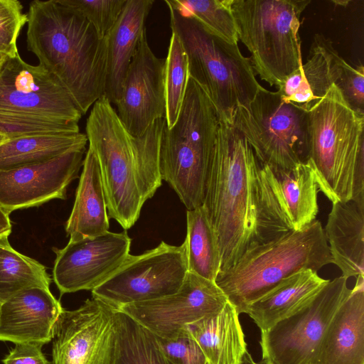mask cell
I'll list each match as a JSON object with an SVG mask.
<instances>
[{
    "mask_svg": "<svg viewBox=\"0 0 364 364\" xmlns=\"http://www.w3.org/2000/svg\"><path fill=\"white\" fill-rule=\"evenodd\" d=\"M228 302L226 295L215 282L188 272L176 293L124 305L117 310L155 336L171 339L188 324L220 313Z\"/></svg>",
    "mask_w": 364,
    "mask_h": 364,
    "instance_id": "5bb4252c",
    "label": "cell"
},
{
    "mask_svg": "<svg viewBox=\"0 0 364 364\" xmlns=\"http://www.w3.org/2000/svg\"><path fill=\"white\" fill-rule=\"evenodd\" d=\"M77 10L105 38L120 16L127 0H61Z\"/></svg>",
    "mask_w": 364,
    "mask_h": 364,
    "instance_id": "836d02e7",
    "label": "cell"
},
{
    "mask_svg": "<svg viewBox=\"0 0 364 364\" xmlns=\"http://www.w3.org/2000/svg\"><path fill=\"white\" fill-rule=\"evenodd\" d=\"M213 230L220 271L242 255L291 230L266 178L263 164L247 139L219 120L202 205Z\"/></svg>",
    "mask_w": 364,
    "mask_h": 364,
    "instance_id": "6da1fadb",
    "label": "cell"
},
{
    "mask_svg": "<svg viewBox=\"0 0 364 364\" xmlns=\"http://www.w3.org/2000/svg\"><path fill=\"white\" fill-rule=\"evenodd\" d=\"M0 112L77 124L82 115L56 77L19 54L0 73Z\"/></svg>",
    "mask_w": 364,
    "mask_h": 364,
    "instance_id": "4fadbf2b",
    "label": "cell"
},
{
    "mask_svg": "<svg viewBox=\"0 0 364 364\" xmlns=\"http://www.w3.org/2000/svg\"><path fill=\"white\" fill-rule=\"evenodd\" d=\"M262 164L291 168L308 159L307 112L279 93L260 90L247 108L237 107L230 122Z\"/></svg>",
    "mask_w": 364,
    "mask_h": 364,
    "instance_id": "9c48e42d",
    "label": "cell"
},
{
    "mask_svg": "<svg viewBox=\"0 0 364 364\" xmlns=\"http://www.w3.org/2000/svg\"><path fill=\"white\" fill-rule=\"evenodd\" d=\"M78 132L77 123L0 112V134L8 139L28 135Z\"/></svg>",
    "mask_w": 364,
    "mask_h": 364,
    "instance_id": "d6a6232c",
    "label": "cell"
},
{
    "mask_svg": "<svg viewBox=\"0 0 364 364\" xmlns=\"http://www.w3.org/2000/svg\"><path fill=\"white\" fill-rule=\"evenodd\" d=\"M86 134H48L6 139L0 144V171L43 163L69 151L85 148Z\"/></svg>",
    "mask_w": 364,
    "mask_h": 364,
    "instance_id": "4316f807",
    "label": "cell"
},
{
    "mask_svg": "<svg viewBox=\"0 0 364 364\" xmlns=\"http://www.w3.org/2000/svg\"><path fill=\"white\" fill-rule=\"evenodd\" d=\"M27 14L18 0H0V52L10 58L18 54L17 39L27 23Z\"/></svg>",
    "mask_w": 364,
    "mask_h": 364,
    "instance_id": "e575fe53",
    "label": "cell"
},
{
    "mask_svg": "<svg viewBox=\"0 0 364 364\" xmlns=\"http://www.w3.org/2000/svg\"><path fill=\"white\" fill-rule=\"evenodd\" d=\"M318 364H364V278L333 316L322 341Z\"/></svg>",
    "mask_w": 364,
    "mask_h": 364,
    "instance_id": "ffe728a7",
    "label": "cell"
},
{
    "mask_svg": "<svg viewBox=\"0 0 364 364\" xmlns=\"http://www.w3.org/2000/svg\"><path fill=\"white\" fill-rule=\"evenodd\" d=\"M154 0H127L107 36V75L104 95L111 104L117 102L124 80L145 30L146 19Z\"/></svg>",
    "mask_w": 364,
    "mask_h": 364,
    "instance_id": "603a6c76",
    "label": "cell"
},
{
    "mask_svg": "<svg viewBox=\"0 0 364 364\" xmlns=\"http://www.w3.org/2000/svg\"><path fill=\"white\" fill-rule=\"evenodd\" d=\"M63 310L48 289L21 290L0 304V341L48 343Z\"/></svg>",
    "mask_w": 364,
    "mask_h": 364,
    "instance_id": "ac0fdd59",
    "label": "cell"
},
{
    "mask_svg": "<svg viewBox=\"0 0 364 364\" xmlns=\"http://www.w3.org/2000/svg\"><path fill=\"white\" fill-rule=\"evenodd\" d=\"M239 314L229 301L223 310L186 326L210 364H241L247 352Z\"/></svg>",
    "mask_w": 364,
    "mask_h": 364,
    "instance_id": "484cf974",
    "label": "cell"
},
{
    "mask_svg": "<svg viewBox=\"0 0 364 364\" xmlns=\"http://www.w3.org/2000/svg\"><path fill=\"white\" fill-rule=\"evenodd\" d=\"M9 58L6 54L0 52V73Z\"/></svg>",
    "mask_w": 364,
    "mask_h": 364,
    "instance_id": "60d3db41",
    "label": "cell"
},
{
    "mask_svg": "<svg viewBox=\"0 0 364 364\" xmlns=\"http://www.w3.org/2000/svg\"><path fill=\"white\" fill-rule=\"evenodd\" d=\"M107 206L97 159L88 147L75 198L65 223L70 241L92 237L109 231Z\"/></svg>",
    "mask_w": 364,
    "mask_h": 364,
    "instance_id": "cb8c5ba5",
    "label": "cell"
},
{
    "mask_svg": "<svg viewBox=\"0 0 364 364\" xmlns=\"http://www.w3.org/2000/svg\"><path fill=\"white\" fill-rule=\"evenodd\" d=\"M269 188L284 221L291 230H300L316 220L318 188L313 171L306 164L289 169L263 164Z\"/></svg>",
    "mask_w": 364,
    "mask_h": 364,
    "instance_id": "44dd1931",
    "label": "cell"
},
{
    "mask_svg": "<svg viewBox=\"0 0 364 364\" xmlns=\"http://www.w3.org/2000/svg\"><path fill=\"white\" fill-rule=\"evenodd\" d=\"M189 79L187 55L179 37L172 32L164 67V118L168 129L174 125L179 116Z\"/></svg>",
    "mask_w": 364,
    "mask_h": 364,
    "instance_id": "1f68e13d",
    "label": "cell"
},
{
    "mask_svg": "<svg viewBox=\"0 0 364 364\" xmlns=\"http://www.w3.org/2000/svg\"><path fill=\"white\" fill-rule=\"evenodd\" d=\"M188 272L186 241L179 246L162 241L141 255L129 254L107 280L92 290V295L118 309L176 293Z\"/></svg>",
    "mask_w": 364,
    "mask_h": 364,
    "instance_id": "8fae6325",
    "label": "cell"
},
{
    "mask_svg": "<svg viewBox=\"0 0 364 364\" xmlns=\"http://www.w3.org/2000/svg\"><path fill=\"white\" fill-rule=\"evenodd\" d=\"M27 18V49L85 114L105 94L107 37L61 0L31 1Z\"/></svg>",
    "mask_w": 364,
    "mask_h": 364,
    "instance_id": "3957f363",
    "label": "cell"
},
{
    "mask_svg": "<svg viewBox=\"0 0 364 364\" xmlns=\"http://www.w3.org/2000/svg\"><path fill=\"white\" fill-rule=\"evenodd\" d=\"M310 0H232L238 38L259 78L278 88L302 65L299 30Z\"/></svg>",
    "mask_w": 364,
    "mask_h": 364,
    "instance_id": "ba28073f",
    "label": "cell"
},
{
    "mask_svg": "<svg viewBox=\"0 0 364 364\" xmlns=\"http://www.w3.org/2000/svg\"><path fill=\"white\" fill-rule=\"evenodd\" d=\"M164 124V118L157 119L135 138L105 95L87 119L86 136L100 165L108 215L124 230L136 223L145 202L161 186L159 151Z\"/></svg>",
    "mask_w": 364,
    "mask_h": 364,
    "instance_id": "7a4b0ae2",
    "label": "cell"
},
{
    "mask_svg": "<svg viewBox=\"0 0 364 364\" xmlns=\"http://www.w3.org/2000/svg\"><path fill=\"white\" fill-rule=\"evenodd\" d=\"M8 139L5 136L0 134V144Z\"/></svg>",
    "mask_w": 364,
    "mask_h": 364,
    "instance_id": "b9f144b4",
    "label": "cell"
},
{
    "mask_svg": "<svg viewBox=\"0 0 364 364\" xmlns=\"http://www.w3.org/2000/svg\"><path fill=\"white\" fill-rule=\"evenodd\" d=\"M345 63L331 41L316 33L306 62L284 80L277 92L284 101L308 111L336 84Z\"/></svg>",
    "mask_w": 364,
    "mask_h": 364,
    "instance_id": "d6986e66",
    "label": "cell"
},
{
    "mask_svg": "<svg viewBox=\"0 0 364 364\" xmlns=\"http://www.w3.org/2000/svg\"><path fill=\"white\" fill-rule=\"evenodd\" d=\"M165 59L159 58L149 46L146 29L142 32L127 71L117 115L134 137H138L166 113Z\"/></svg>",
    "mask_w": 364,
    "mask_h": 364,
    "instance_id": "2e32d148",
    "label": "cell"
},
{
    "mask_svg": "<svg viewBox=\"0 0 364 364\" xmlns=\"http://www.w3.org/2000/svg\"><path fill=\"white\" fill-rule=\"evenodd\" d=\"M166 4L171 31L179 37L188 57L190 78L206 93L219 120L230 123L235 108L248 107L263 88L250 58L237 45L212 36L194 19Z\"/></svg>",
    "mask_w": 364,
    "mask_h": 364,
    "instance_id": "52a82bcc",
    "label": "cell"
},
{
    "mask_svg": "<svg viewBox=\"0 0 364 364\" xmlns=\"http://www.w3.org/2000/svg\"><path fill=\"white\" fill-rule=\"evenodd\" d=\"M348 279L328 282L305 306L261 332L264 364H318L326 330L351 292Z\"/></svg>",
    "mask_w": 364,
    "mask_h": 364,
    "instance_id": "30bf717a",
    "label": "cell"
},
{
    "mask_svg": "<svg viewBox=\"0 0 364 364\" xmlns=\"http://www.w3.org/2000/svg\"><path fill=\"white\" fill-rule=\"evenodd\" d=\"M241 364H260V363H256L253 360L251 354L250 353H248V351H247L245 353Z\"/></svg>",
    "mask_w": 364,
    "mask_h": 364,
    "instance_id": "ab89813d",
    "label": "cell"
},
{
    "mask_svg": "<svg viewBox=\"0 0 364 364\" xmlns=\"http://www.w3.org/2000/svg\"><path fill=\"white\" fill-rule=\"evenodd\" d=\"M118 310L92 297L63 310L52 338V364H114Z\"/></svg>",
    "mask_w": 364,
    "mask_h": 364,
    "instance_id": "7c38bea8",
    "label": "cell"
},
{
    "mask_svg": "<svg viewBox=\"0 0 364 364\" xmlns=\"http://www.w3.org/2000/svg\"><path fill=\"white\" fill-rule=\"evenodd\" d=\"M127 230L70 241L54 248L53 279L60 294L92 290L107 280L129 255Z\"/></svg>",
    "mask_w": 364,
    "mask_h": 364,
    "instance_id": "9a60e30c",
    "label": "cell"
},
{
    "mask_svg": "<svg viewBox=\"0 0 364 364\" xmlns=\"http://www.w3.org/2000/svg\"><path fill=\"white\" fill-rule=\"evenodd\" d=\"M343 99L360 115L364 116V68L345 63L336 84Z\"/></svg>",
    "mask_w": 364,
    "mask_h": 364,
    "instance_id": "8d00e7d4",
    "label": "cell"
},
{
    "mask_svg": "<svg viewBox=\"0 0 364 364\" xmlns=\"http://www.w3.org/2000/svg\"><path fill=\"white\" fill-rule=\"evenodd\" d=\"M186 223L188 272L215 282L220 271V256L203 206L187 210Z\"/></svg>",
    "mask_w": 364,
    "mask_h": 364,
    "instance_id": "83f0119b",
    "label": "cell"
},
{
    "mask_svg": "<svg viewBox=\"0 0 364 364\" xmlns=\"http://www.w3.org/2000/svg\"><path fill=\"white\" fill-rule=\"evenodd\" d=\"M42 345L16 343L2 360L3 364H50L42 351Z\"/></svg>",
    "mask_w": 364,
    "mask_h": 364,
    "instance_id": "74e56055",
    "label": "cell"
},
{
    "mask_svg": "<svg viewBox=\"0 0 364 364\" xmlns=\"http://www.w3.org/2000/svg\"><path fill=\"white\" fill-rule=\"evenodd\" d=\"M12 225L9 215L0 208V237L9 236L11 232Z\"/></svg>",
    "mask_w": 364,
    "mask_h": 364,
    "instance_id": "f35d334b",
    "label": "cell"
},
{
    "mask_svg": "<svg viewBox=\"0 0 364 364\" xmlns=\"http://www.w3.org/2000/svg\"><path fill=\"white\" fill-rule=\"evenodd\" d=\"M114 364H171L155 336L118 311V338Z\"/></svg>",
    "mask_w": 364,
    "mask_h": 364,
    "instance_id": "4dcf8cb0",
    "label": "cell"
},
{
    "mask_svg": "<svg viewBox=\"0 0 364 364\" xmlns=\"http://www.w3.org/2000/svg\"><path fill=\"white\" fill-rule=\"evenodd\" d=\"M8 236L0 237V304L28 288L50 289L51 278L36 259L15 250Z\"/></svg>",
    "mask_w": 364,
    "mask_h": 364,
    "instance_id": "f1b7e54d",
    "label": "cell"
},
{
    "mask_svg": "<svg viewBox=\"0 0 364 364\" xmlns=\"http://www.w3.org/2000/svg\"><path fill=\"white\" fill-rule=\"evenodd\" d=\"M310 269L283 279L265 295L250 304L247 314L261 332L308 304L328 282Z\"/></svg>",
    "mask_w": 364,
    "mask_h": 364,
    "instance_id": "d4e9b609",
    "label": "cell"
},
{
    "mask_svg": "<svg viewBox=\"0 0 364 364\" xmlns=\"http://www.w3.org/2000/svg\"><path fill=\"white\" fill-rule=\"evenodd\" d=\"M307 112L308 159L318 191L332 202L364 205V116L333 85Z\"/></svg>",
    "mask_w": 364,
    "mask_h": 364,
    "instance_id": "277c9868",
    "label": "cell"
},
{
    "mask_svg": "<svg viewBox=\"0 0 364 364\" xmlns=\"http://www.w3.org/2000/svg\"><path fill=\"white\" fill-rule=\"evenodd\" d=\"M333 263L323 228L315 220L300 230H289L247 250L236 264L220 272L215 284L239 314L283 279L303 269L318 272Z\"/></svg>",
    "mask_w": 364,
    "mask_h": 364,
    "instance_id": "5b68a950",
    "label": "cell"
},
{
    "mask_svg": "<svg viewBox=\"0 0 364 364\" xmlns=\"http://www.w3.org/2000/svg\"><path fill=\"white\" fill-rule=\"evenodd\" d=\"M181 14L191 18L208 33L237 45L238 33L232 11V0H166Z\"/></svg>",
    "mask_w": 364,
    "mask_h": 364,
    "instance_id": "f546056e",
    "label": "cell"
},
{
    "mask_svg": "<svg viewBox=\"0 0 364 364\" xmlns=\"http://www.w3.org/2000/svg\"><path fill=\"white\" fill-rule=\"evenodd\" d=\"M155 337L162 353L171 364H210L197 342L186 328L171 339Z\"/></svg>",
    "mask_w": 364,
    "mask_h": 364,
    "instance_id": "d590c367",
    "label": "cell"
},
{
    "mask_svg": "<svg viewBox=\"0 0 364 364\" xmlns=\"http://www.w3.org/2000/svg\"><path fill=\"white\" fill-rule=\"evenodd\" d=\"M85 148L49 161L0 171V208L11 212L65 199L70 183L83 165Z\"/></svg>",
    "mask_w": 364,
    "mask_h": 364,
    "instance_id": "e0dca14e",
    "label": "cell"
},
{
    "mask_svg": "<svg viewBox=\"0 0 364 364\" xmlns=\"http://www.w3.org/2000/svg\"><path fill=\"white\" fill-rule=\"evenodd\" d=\"M323 232L342 277L364 278V205L354 200L332 203Z\"/></svg>",
    "mask_w": 364,
    "mask_h": 364,
    "instance_id": "7402d4cb",
    "label": "cell"
},
{
    "mask_svg": "<svg viewBox=\"0 0 364 364\" xmlns=\"http://www.w3.org/2000/svg\"><path fill=\"white\" fill-rule=\"evenodd\" d=\"M218 125L212 102L190 78L177 121L170 129L164 124L159 151L161 178L187 210L203 205Z\"/></svg>",
    "mask_w": 364,
    "mask_h": 364,
    "instance_id": "8992f818",
    "label": "cell"
}]
</instances>
